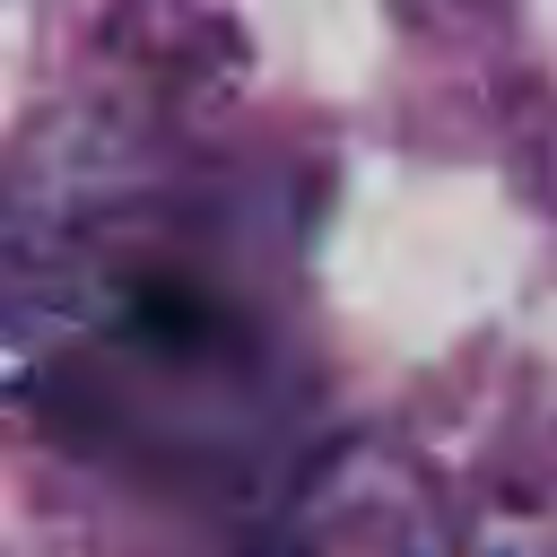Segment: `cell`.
Segmentation results:
<instances>
[]
</instances>
